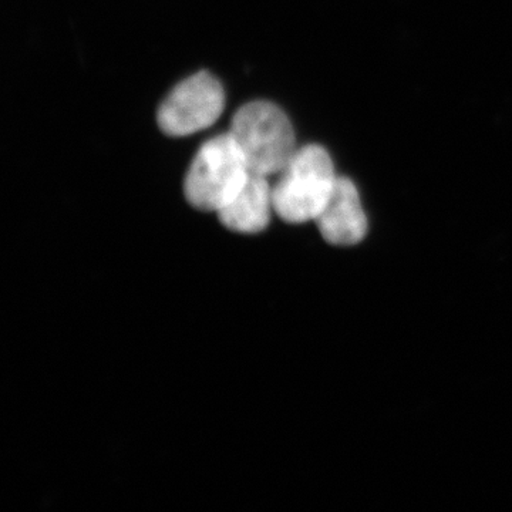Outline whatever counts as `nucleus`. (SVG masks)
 <instances>
[{"label":"nucleus","mask_w":512,"mask_h":512,"mask_svg":"<svg viewBox=\"0 0 512 512\" xmlns=\"http://www.w3.org/2000/svg\"><path fill=\"white\" fill-rule=\"evenodd\" d=\"M338 177L325 148L319 144L298 148L272 185L275 214L288 224L315 221Z\"/></svg>","instance_id":"nucleus-1"},{"label":"nucleus","mask_w":512,"mask_h":512,"mask_svg":"<svg viewBox=\"0 0 512 512\" xmlns=\"http://www.w3.org/2000/svg\"><path fill=\"white\" fill-rule=\"evenodd\" d=\"M251 173L278 175L296 153L295 130L281 107L271 101H252L234 114L231 130Z\"/></svg>","instance_id":"nucleus-2"},{"label":"nucleus","mask_w":512,"mask_h":512,"mask_svg":"<svg viewBox=\"0 0 512 512\" xmlns=\"http://www.w3.org/2000/svg\"><path fill=\"white\" fill-rule=\"evenodd\" d=\"M247 160L231 133L202 144L188 168L184 195L195 210L220 212L248 180Z\"/></svg>","instance_id":"nucleus-3"},{"label":"nucleus","mask_w":512,"mask_h":512,"mask_svg":"<svg viewBox=\"0 0 512 512\" xmlns=\"http://www.w3.org/2000/svg\"><path fill=\"white\" fill-rule=\"evenodd\" d=\"M225 107L224 87L208 72L192 74L171 90L157 111L165 136L187 137L211 127Z\"/></svg>","instance_id":"nucleus-4"},{"label":"nucleus","mask_w":512,"mask_h":512,"mask_svg":"<svg viewBox=\"0 0 512 512\" xmlns=\"http://www.w3.org/2000/svg\"><path fill=\"white\" fill-rule=\"evenodd\" d=\"M320 235L335 247H355L366 238V212L352 180L338 177L325 208L315 220Z\"/></svg>","instance_id":"nucleus-5"},{"label":"nucleus","mask_w":512,"mask_h":512,"mask_svg":"<svg viewBox=\"0 0 512 512\" xmlns=\"http://www.w3.org/2000/svg\"><path fill=\"white\" fill-rule=\"evenodd\" d=\"M274 212L268 177L251 173L238 194L218 212V217L229 231L249 235L264 231Z\"/></svg>","instance_id":"nucleus-6"}]
</instances>
